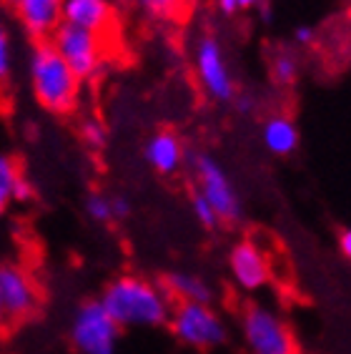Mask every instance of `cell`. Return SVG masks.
Returning <instances> with one entry per match:
<instances>
[{
	"label": "cell",
	"mask_w": 351,
	"mask_h": 354,
	"mask_svg": "<svg viewBox=\"0 0 351 354\" xmlns=\"http://www.w3.org/2000/svg\"><path fill=\"white\" fill-rule=\"evenodd\" d=\"M35 198V189L33 184L28 181L26 176H21L18 181H15L13 186V196H10V201H18V204H28V201H33Z\"/></svg>",
	"instance_id": "cb8c5ba5"
},
{
	"label": "cell",
	"mask_w": 351,
	"mask_h": 354,
	"mask_svg": "<svg viewBox=\"0 0 351 354\" xmlns=\"http://www.w3.org/2000/svg\"><path fill=\"white\" fill-rule=\"evenodd\" d=\"M61 15L68 26L86 28L101 35L113 23V6L111 0H63Z\"/></svg>",
	"instance_id": "4fadbf2b"
},
{
	"label": "cell",
	"mask_w": 351,
	"mask_h": 354,
	"mask_svg": "<svg viewBox=\"0 0 351 354\" xmlns=\"http://www.w3.org/2000/svg\"><path fill=\"white\" fill-rule=\"evenodd\" d=\"M0 3H3V6H6V8H10V10H13V6H15V3H18V0H0Z\"/></svg>",
	"instance_id": "4dcf8cb0"
},
{
	"label": "cell",
	"mask_w": 351,
	"mask_h": 354,
	"mask_svg": "<svg viewBox=\"0 0 351 354\" xmlns=\"http://www.w3.org/2000/svg\"><path fill=\"white\" fill-rule=\"evenodd\" d=\"M135 6L151 21H173L183 10L186 0H135Z\"/></svg>",
	"instance_id": "e0dca14e"
},
{
	"label": "cell",
	"mask_w": 351,
	"mask_h": 354,
	"mask_svg": "<svg viewBox=\"0 0 351 354\" xmlns=\"http://www.w3.org/2000/svg\"><path fill=\"white\" fill-rule=\"evenodd\" d=\"M8 204H10V201H6V198L0 196V218H3V214H6V209H8Z\"/></svg>",
	"instance_id": "f546056e"
},
{
	"label": "cell",
	"mask_w": 351,
	"mask_h": 354,
	"mask_svg": "<svg viewBox=\"0 0 351 354\" xmlns=\"http://www.w3.org/2000/svg\"><path fill=\"white\" fill-rule=\"evenodd\" d=\"M189 206H191V216L196 218V224L203 226L206 232H214V229L221 224V218H218L216 209H214V206L209 204V198L201 196L196 189H193V194H191Z\"/></svg>",
	"instance_id": "ac0fdd59"
},
{
	"label": "cell",
	"mask_w": 351,
	"mask_h": 354,
	"mask_svg": "<svg viewBox=\"0 0 351 354\" xmlns=\"http://www.w3.org/2000/svg\"><path fill=\"white\" fill-rule=\"evenodd\" d=\"M229 274L231 281L246 294H256L266 289L271 281V264L269 257L254 239L243 236L229 249Z\"/></svg>",
	"instance_id": "30bf717a"
},
{
	"label": "cell",
	"mask_w": 351,
	"mask_h": 354,
	"mask_svg": "<svg viewBox=\"0 0 351 354\" xmlns=\"http://www.w3.org/2000/svg\"><path fill=\"white\" fill-rule=\"evenodd\" d=\"M28 83L46 113L70 116L81 103L83 81L70 71L50 41H35L28 53Z\"/></svg>",
	"instance_id": "7a4b0ae2"
},
{
	"label": "cell",
	"mask_w": 351,
	"mask_h": 354,
	"mask_svg": "<svg viewBox=\"0 0 351 354\" xmlns=\"http://www.w3.org/2000/svg\"><path fill=\"white\" fill-rule=\"evenodd\" d=\"M216 8L221 15H236L241 8H238V0H216Z\"/></svg>",
	"instance_id": "83f0119b"
},
{
	"label": "cell",
	"mask_w": 351,
	"mask_h": 354,
	"mask_svg": "<svg viewBox=\"0 0 351 354\" xmlns=\"http://www.w3.org/2000/svg\"><path fill=\"white\" fill-rule=\"evenodd\" d=\"M131 212H133V206L126 196H113V218L115 221H123V218H129Z\"/></svg>",
	"instance_id": "484cf974"
},
{
	"label": "cell",
	"mask_w": 351,
	"mask_h": 354,
	"mask_svg": "<svg viewBox=\"0 0 351 354\" xmlns=\"http://www.w3.org/2000/svg\"><path fill=\"white\" fill-rule=\"evenodd\" d=\"M121 332L101 299H86L73 312L68 337L78 354H118Z\"/></svg>",
	"instance_id": "52a82bcc"
},
{
	"label": "cell",
	"mask_w": 351,
	"mask_h": 354,
	"mask_svg": "<svg viewBox=\"0 0 351 354\" xmlns=\"http://www.w3.org/2000/svg\"><path fill=\"white\" fill-rule=\"evenodd\" d=\"M0 304L6 322L21 324L28 322L41 307V289L35 284L33 274L21 264L0 266Z\"/></svg>",
	"instance_id": "9c48e42d"
},
{
	"label": "cell",
	"mask_w": 351,
	"mask_h": 354,
	"mask_svg": "<svg viewBox=\"0 0 351 354\" xmlns=\"http://www.w3.org/2000/svg\"><path fill=\"white\" fill-rule=\"evenodd\" d=\"M186 146L181 136L173 131H155L149 141L143 143V161L161 176H173L186 166Z\"/></svg>",
	"instance_id": "7c38bea8"
},
{
	"label": "cell",
	"mask_w": 351,
	"mask_h": 354,
	"mask_svg": "<svg viewBox=\"0 0 351 354\" xmlns=\"http://www.w3.org/2000/svg\"><path fill=\"white\" fill-rule=\"evenodd\" d=\"M193 73L201 91L209 95V101L229 106L236 98V78L216 33H201L193 43Z\"/></svg>",
	"instance_id": "5b68a950"
},
{
	"label": "cell",
	"mask_w": 351,
	"mask_h": 354,
	"mask_svg": "<svg viewBox=\"0 0 351 354\" xmlns=\"http://www.w3.org/2000/svg\"><path fill=\"white\" fill-rule=\"evenodd\" d=\"M15 71V48L8 28L0 23V86H8Z\"/></svg>",
	"instance_id": "44dd1931"
},
{
	"label": "cell",
	"mask_w": 351,
	"mask_h": 354,
	"mask_svg": "<svg viewBox=\"0 0 351 354\" xmlns=\"http://www.w3.org/2000/svg\"><path fill=\"white\" fill-rule=\"evenodd\" d=\"M50 43L81 81H91L98 75L103 66V46L98 33L61 23L50 35Z\"/></svg>",
	"instance_id": "ba28073f"
},
{
	"label": "cell",
	"mask_w": 351,
	"mask_h": 354,
	"mask_svg": "<svg viewBox=\"0 0 351 354\" xmlns=\"http://www.w3.org/2000/svg\"><path fill=\"white\" fill-rule=\"evenodd\" d=\"M263 3H269V0H238V8L241 10H258Z\"/></svg>",
	"instance_id": "f1b7e54d"
},
{
	"label": "cell",
	"mask_w": 351,
	"mask_h": 354,
	"mask_svg": "<svg viewBox=\"0 0 351 354\" xmlns=\"http://www.w3.org/2000/svg\"><path fill=\"white\" fill-rule=\"evenodd\" d=\"M169 327L176 339L191 349H216L229 339L223 317L201 301H173Z\"/></svg>",
	"instance_id": "3957f363"
},
{
	"label": "cell",
	"mask_w": 351,
	"mask_h": 354,
	"mask_svg": "<svg viewBox=\"0 0 351 354\" xmlns=\"http://www.w3.org/2000/svg\"><path fill=\"white\" fill-rule=\"evenodd\" d=\"M261 143L271 156L286 158L298 151L301 143V131L296 121L286 113H274L261 123Z\"/></svg>",
	"instance_id": "5bb4252c"
},
{
	"label": "cell",
	"mask_w": 351,
	"mask_h": 354,
	"mask_svg": "<svg viewBox=\"0 0 351 354\" xmlns=\"http://www.w3.org/2000/svg\"><path fill=\"white\" fill-rule=\"evenodd\" d=\"M269 71H271V81L276 83V86H281V88H289V86H294L298 81V75H301V61H298V55L294 50L281 48L271 58Z\"/></svg>",
	"instance_id": "2e32d148"
},
{
	"label": "cell",
	"mask_w": 351,
	"mask_h": 354,
	"mask_svg": "<svg viewBox=\"0 0 351 354\" xmlns=\"http://www.w3.org/2000/svg\"><path fill=\"white\" fill-rule=\"evenodd\" d=\"M241 337L251 354H298L291 327L276 309L266 304H249L243 309Z\"/></svg>",
	"instance_id": "8992f818"
},
{
	"label": "cell",
	"mask_w": 351,
	"mask_h": 354,
	"mask_svg": "<svg viewBox=\"0 0 351 354\" xmlns=\"http://www.w3.org/2000/svg\"><path fill=\"white\" fill-rule=\"evenodd\" d=\"M234 106H236V113L243 118H249L256 113V98L254 95H246V93H236V98H234Z\"/></svg>",
	"instance_id": "d4e9b609"
},
{
	"label": "cell",
	"mask_w": 351,
	"mask_h": 354,
	"mask_svg": "<svg viewBox=\"0 0 351 354\" xmlns=\"http://www.w3.org/2000/svg\"><path fill=\"white\" fill-rule=\"evenodd\" d=\"M61 3L63 0H18L13 6V13L28 38H33V43L50 41L55 28L63 23Z\"/></svg>",
	"instance_id": "8fae6325"
},
{
	"label": "cell",
	"mask_w": 351,
	"mask_h": 354,
	"mask_svg": "<svg viewBox=\"0 0 351 354\" xmlns=\"http://www.w3.org/2000/svg\"><path fill=\"white\" fill-rule=\"evenodd\" d=\"M78 136L91 151H103L106 143H108V129H106V123L101 118H86L78 126Z\"/></svg>",
	"instance_id": "d6986e66"
},
{
	"label": "cell",
	"mask_w": 351,
	"mask_h": 354,
	"mask_svg": "<svg viewBox=\"0 0 351 354\" xmlns=\"http://www.w3.org/2000/svg\"><path fill=\"white\" fill-rule=\"evenodd\" d=\"M316 28L309 26V23H301V26L294 28V43H296L298 48H311V46H316Z\"/></svg>",
	"instance_id": "603a6c76"
},
{
	"label": "cell",
	"mask_w": 351,
	"mask_h": 354,
	"mask_svg": "<svg viewBox=\"0 0 351 354\" xmlns=\"http://www.w3.org/2000/svg\"><path fill=\"white\" fill-rule=\"evenodd\" d=\"M86 214L91 221H95V224H111V221H115L113 218V196H106V194H101V191L88 194Z\"/></svg>",
	"instance_id": "ffe728a7"
},
{
	"label": "cell",
	"mask_w": 351,
	"mask_h": 354,
	"mask_svg": "<svg viewBox=\"0 0 351 354\" xmlns=\"http://www.w3.org/2000/svg\"><path fill=\"white\" fill-rule=\"evenodd\" d=\"M98 299L121 329L166 327L173 312V299L163 289V284H155L141 274L115 277L106 284Z\"/></svg>",
	"instance_id": "6da1fadb"
},
{
	"label": "cell",
	"mask_w": 351,
	"mask_h": 354,
	"mask_svg": "<svg viewBox=\"0 0 351 354\" xmlns=\"http://www.w3.org/2000/svg\"><path fill=\"white\" fill-rule=\"evenodd\" d=\"M21 176H23V171H21V164L15 161V156L0 153V196L6 198V201H10L13 186Z\"/></svg>",
	"instance_id": "7402d4cb"
},
{
	"label": "cell",
	"mask_w": 351,
	"mask_h": 354,
	"mask_svg": "<svg viewBox=\"0 0 351 354\" xmlns=\"http://www.w3.org/2000/svg\"><path fill=\"white\" fill-rule=\"evenodd\" d=\"M6 324V314H3V304H0V327Z\"/></svg>",
	"instance_id": "1f68e13d"
},
{
	"label": "cell",
	"mask_w": 351,
	"mask_h": 354,
	"mask_svg": "<svg viewBox=\"0 0 351 354\" xmlns=\"http://www.w3.org/2000/svg\"><path fill=\"white\" fill-rule=\"evenodd\" d=\"M161 284L173 301H201V304H211L214 301V286L196 272L173 269V272L163 277Z\"/></svg>",
	"instance_id": "9a60e30c"
},
{
	"label": "cell",
	"mask_w": 351,
	"mask_h": 354,
	"mask_svg": "<svg viewBox=\"0 0 351 354\" xmlns=\"http://www.w3.org/2000/svg\"><path fill=\"white\" fill-rule=\"evenodd\" d=\"M339 252L344 254V259L351 261V226L339 232Z\"/></svg>",
	"instance_id": "4316f807"
},
{
	"label": "cell",
	"mask_w": 351,
	"mask_h": 354,
	"mask_svg": "<svg viewBox=\"0 0 351 354\" xmlns=\"http://www.w3.org/2000/svg\"><path fill=\"white\" fill-rule=\"evenodd\" d=\"M193 174V184L201 196L209 198V204L216 209L221 224H238L243 218V201L238 194L236 184L231 181L229 171L223 169L218 158L211 153H196V156L186 158Z\"/></svg>",
	"instance_id": "277c9868"
}]
</instances>
